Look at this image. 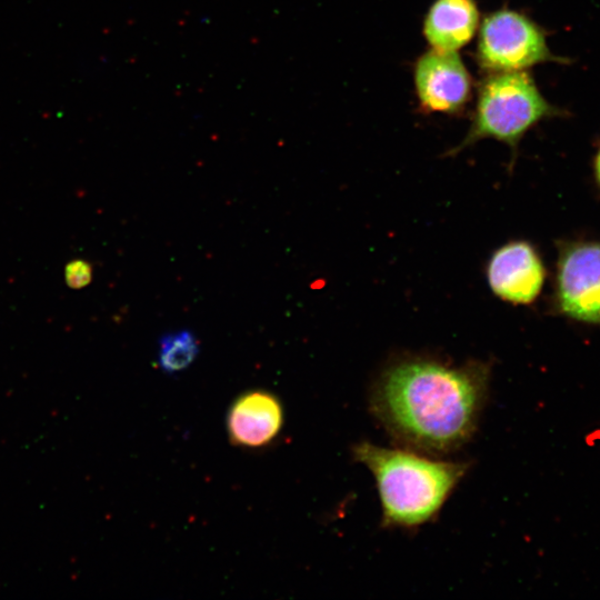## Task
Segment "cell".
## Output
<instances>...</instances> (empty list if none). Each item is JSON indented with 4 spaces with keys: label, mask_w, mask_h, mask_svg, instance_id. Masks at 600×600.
Segmentation results:
<instances>
[{
    "label": "cell",
    "mask_w": 600,
    "mask_h": 600,
    "mask_svg": "<svg viewBox=\"0 0 600 600\" xmlns=\"http://www.w3.org/2000/svg\"><path fill=\"white\" fill-rule=\"evenodd\" d=\"M552 306L572 321L600 327V240L558 243Z\"/></svg>",
    "instance_id": "cell-5"
},
{
    "label": "cell",
    "mask_w": 600,
    "mask_h": 600,
    "mask_svg": "<svg viewBox=\"0 0 600 600\" xmlns=\"http://www.w3.org/2000/svg\"><path fill=\"white\" fill-rule=\"evenodd\" d=\"M490 379L489 362L408 354L380 370L368 406L396 446L441 457L460 450L477 433Z\"/></svg>",
    "instance_id": "cell-1"
},
{
    "label": "cell",
    "mask_w": 600,
    "mask_h": 600,
    "mask_svg": "<svg viewBox=\"0 0 600 600\" xmlns=\"http://www.w3.org/2000/svg\"><path fill=\"white\" fill-rule=\"evenodd\" d=\"M486 277L496 297L511 304L529 306L543 289L547 269L536 246L512 240L491 253Z\"/></svg>",
    "instance_id": "cell-7"
},
{
    "label": "cell",
    "mask_w": 600,
    "mask_h": 600,
    "mask_svg": "<svg viewBox=\"0 0 600 600\" xmlns=\"http://www.w3.org/2000/svg\"><path fill=\"white\" fill-rule=\"evenodd\" d=\"M352 456L374 479L384 529H416L436 519L470 469L469 462L368 441L357 443Z\"/></svg>",
    "instance_id": "cell-2"
},
{
    "label": "cell",
    "mask_w": 600,
    "mask_h": 600,
    "mask_svg": "<svg viewBox=\"0 0 600 600\" xmlns=\"http://www.w3.org/2000/svg\"><path fill=\"white\" fill-rule=\"evenodd\" d=\"M527 70L492 72L481 81L470 128L447 156H456L483 139L507 144L514 159L524 134L544 119L562 116Z\"/></svg>",
    "instance_id": "cell-3"
},
{
    "label": "cell",
    "mask_w": 600,
    "mask_h": 600,
    "mask_svg": "<svg viewBox=\"0 0 600 600\" xmlns=\"http://www.w3.org/2000/svg\"><path fill=\"white\" fill-rule=\"evenodd\" d=\"M64 277L70 288L81 289L92 279L91 264L84 260H73L66 266Z\"/></svg>",
    "instance_id": "cell-11"
},
{
    "label": "cell",
    "mask_w": 600,
    "mask_h": 600,
    "mask_svg": "<svg viewBox=\"0 0 600 600\" xmlns=\"http://www.w3.org/2000/svg\"><path fill=\"white\" fill-rule=\"evenodd\" d=\"M283 408L269 391L252 390L238 397L227 417L230 440L243 448H262L280 432Z\"/></svg>",
    "instance_id": "cell-8"
},
{
    "label": "cell",
    "mask_w": 600,
    "mask_h": 600,
    "mask_svg": "<svg viewBox=\"0 0 600 600\" xmlns=\"http://www.w3.org/2000/svg\"><path fill=\"white\" fill-rule=\"evenodd\" d=\"M419 108L426 113L459 114L472 97V77L458 51L430 49L413 66Z\"/></svg>",
    "instance_id": "cell-6"
},
{
    "label": "cell",
    "mask_w": 600,
    "mask_h": 600,
    "mask_svg": "<svg viewBox=\"0 0 600 600\" xmlns=\"http://www.w3.org/2000/svg\"><path fill=\"white\" fill-rule=\"evenodd\" d=\"M592 170L596 184L600 189V146L598 147L593 158Z\"/></svg>",
    "instance_id": "cell-12"
},
{
    "label": "cell",
    "mask_w": 600,
    "mask_h": 600,
    "mask_svg": "<svg viewBox=\"0 0 600 600\" xmlns=\"http://www.w3.org/2000/svg\"><path fill=\"white\" fill-rule=\"evenodd\" d=\"M478 31L474 57L486 73L569 62L551 51L542 27L520 11L507 7L492 11L481 20Z\"/></svg>",
    "instance_id": "cell-4"
},
{
    "label": "cell",
    "mask_w": 600,
    "mask_h": 600,
    "mask_svg": "<svg viewBox=\"0 0 600 600\" xmlns=\"http://www.w3.org/2000/svg\"><path fill=\"white\" fill-rule=\"evenodd\" d=\"M480 22L476 0H434L424 16L422 32L430 48L458 51L474 38Z\"/></svg>",
    "instance_id": "cell-9"
},
{
    "label": "cell",
    "mask_w": 600,
    "mask_h": 600,
    "mask_svg": "<svg viewBox=\"0 0 600 600\" xmlns=\"http://www.w3.org/2000/svg\"><path fill=\"white\" fill-rule=\"evenodd\" d=\"M199 353V342L188 329L163 334L159 341L158 362L167 373L187 369Z\"/></svg>",
    "instance_id": "cell-10"
}]
</instances>
